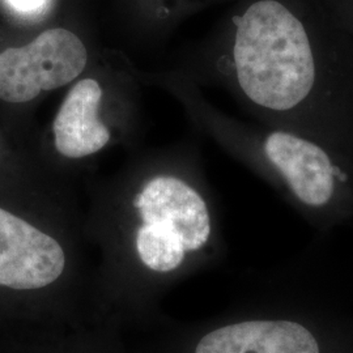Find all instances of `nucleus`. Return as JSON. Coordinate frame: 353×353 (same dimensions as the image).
<instances>
[{
    "mask_svg": "<svg viewBox=\"0 0 353 353\" xmlns=\"http://www.w3.org/2000/svg\"><path fill=\"white\" fill-rule=\"evenodd\" d=\"M217 65L265 126L297 132L353 160V36L292 0H254L233 17Z\"/></svg>",
    "mask_w": 353,
    "mask_h": 353,
    "instance_id": "obj_1",
    "label": "nucleus"
},
{
    "mask_svg": "<svg viewBox=\"0 0 353 353\" xmlns=\"http://www.w3.org/2000/svg\"><path fill=\"white\" fill-rule=\"evenodd\" d=\"M194 353H353V331L316 312L284 306L205 332Z\"/></svg>",
    "mask_w": 353,
    "mask_h": 353,
    "instance_id": "obj_2",
    "label": "nucleus"
},
{
    "mask_svg": "<svg viewBox=\"0 0 353 353\" xmlns=\"http://www.w3.org/2000/svg\"><path fill=\"white\" fill-rule=\"evenodd\" d=\"M87 63L88 50L81 38L64 28L48 29L28 45L0 52V100L32 101L74 81Z\"/></svg>",
    "mask_w": 353,
    "mask_h": 353,
    "instance_id": "obj_3",
    "label": "nucleus"
},
{
    "mask_svg": "<svg viewBox=\"0 0 353 353\" xmlns=\"http://www.w3.org/2000/svg\"><path fill=\"white\" fill-rule=\"evenodd\" d=\"M141 223L182 241L189 254L204 250L214 236V220L202 192L174 176L151 179L134 202Z\"/></svg>",
    "mask_w": 353,
    "mask_h": 353,
    "instance_id": "obj_4",
    "label": "nucleus"
},
{
    "mask_svg": "<svg viewBox=\"0 0 353 353\" xmlns=\"http://www.w3.org/2000/svg\"><path fill=\"white\" fill-rule=\"evenodd\" d=\"M61 243L21 217L0 208V287L42 290L62 276Z\"/></svg>",
    "mask_w": 353,
    "mask_h": 353,
    "instance_id": "obj_5",
    "label": "nucleus"
},
{
    "mask_svg": "<svg viewBox=\"0 0 353 353\" xmlns=\"http://www.w3.org/2000/svg\"><path fill=\"white\" fill-rule=\"evenodd\" d=\"M102 88L96 79L77 81L55 115L52 134L57 151L67 159H84L103 150L110 131L100 118Z\"/></svg>",
    "mask_w": 353,
    "mask_h": 353,
    "instance_id": "obj_6",
    "label": "nucleus"
},
{
    "mask_svg": "<svg viewBox=\"0 0 353 353\" xmlns=\"http://www.w3.org/2000/svg\"><path fill=\"white\" fill-rule=\"evenodd\" d=\"M137 252L143 265L156 272L174 271L189 254L182 241L144 223L137 233Z\"/></svg>",
    "mask_w": 353,
    "mask_h": 353,
    "instance_id": "obj_7",
    "label": "nucleus"
},
{
    "mask_svg": "<svg viewBox=\"0 0 353 353\" xmlns=\"http://www.w3.org/2000/svg\"><path fill=\"white\" fill-rule=\"evenodd\" d=\"M14 12L26 16H37L45 12L50 0H6Z\"/></svg>",
    "mask_w": 353,
    "mask_h": 353,
    "instance_id": "obj_8",
    "label": "nucleus"
},
{
    "mask_svg": "<svg viewBox=\"0 0 353 353\" xmlns=\"http://www.w3.org/2000/svg\"><path fill=\"white\" fill-rule=\"evenodd\" d=\"M347 20L350 21V26H351V30H352V36H353V11H348L347 12Z\"/></svg>",
    "mask_w": 353,
    "mask_h": 353,
    "instance_id": "obj_9",
    "label": "nucleus"
}]
</instances>
